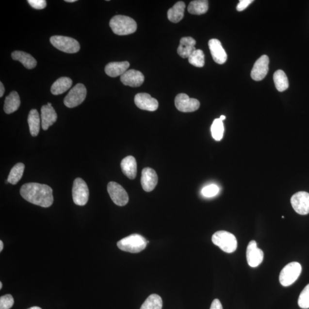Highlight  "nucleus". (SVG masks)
Masks as SVG:
<instances>
[{
    "mask_svg": "<svg viewBox=\"0 0 309 309\" xmlns=\"http://www.w3.org/2000/svg\"><path fill=\"white\" fill-rule=\"evenodd\" d=\"M20 194L27 201L43 208H49L53 202V190L46 184H25L21 188Z\"/></svg>",
    "mask_w": 309,
    "mask_h": 309,
    "instance_id": "nucleus-1",
    "label": "nucleus"
},
{
    "mask_svg": "<svg viewBox=\"0 0 309 309\" xmlns=\"http://www.w3.org/2000/svg\"><path fill=\"white\" fill-rule=\"evenodd\" d=\"M110 27L114 34L125 36L135 33L137 24L133 18L126 16L117 15L110 21Z\"/></svg>",
    "mask_w": 309,
    "mask_h": 309,
    "instance_id": "nucleus-2",
    "label": "nucleus"
},
{
    "mask_svg": "<svg viewBox=\"0 0 309 309\" xmlns=\"http://www.w3.org/2000/svg\"><path fill=\"white\" fill-rule=\"evenodd\" d=\"M141 235L133 234L122 239L117 245L121 250L130 253H138L145 250L148 244Z\"/></svg>",
    "mask_w": 309,
    "mask_h": 309,
    "instance_id": "nucleus-3",
    "label": "nucleus"
},
{
    "mask_svg": "<svg viewBox=\"0 0 309 309\" xmlns=\"http://www.w3.org/2000/svg\"><path fill=\"white\" fill-rule=\"evenodd\" d=\"M212 241L216 246L227 253H232L237 250L238 242L236 237L226 231L216 232L212 237Z\"/></svg>",
    "mask_w": 309,
    "mask_h": 309,
    "instance_id": "nucleus-4",
    "label": "nucleus"
},
{
    "mask_svg": "<svg viewBox=\"0 0 309 309\" xmlns=\"http://www.w3.org/2000/svg\"><path fill=\"white\" fill-rule=\"evenodd\" d=\"M301 272L300 263L297 262L290 263L283 267L280 273L279 282L283 286H291L297 281Z\"/></svg>",
    "mask_w": 309,
    "mask_h": 309,
    "instance_id": "nucleus-5",
    "label": "nucleus"
},
{
    "mask_svg": "<svg viewBox=\"0 0 309 309\" xmlns=\"http://www.w3.org/2000/svg\"><path fill=\"white\" fill-rule=\"evenodd\" d=\"M50 42L56 49L65 53H75L81 49L77 40L67 36H53L50 38Z\"/></svg>",
    "mask_w": 309,
    "mask_h": 309,
    "instance_id": "nucleus-6",
    "label": "nucleus"
},
{
    "mask_svg": "<svg viewBox=\"0 0 309 309\" xmlns=\"http://www.w3.org/2000/svg\"><path fill=\"white\" fill-rule=\"evenodd\" d=\"M87 89L82 84H76L69 92L64 100V103L68 108H72L81 104L87 96Z\"/></svg>",
    "mask_w": 309,
    "mask_h": 309,
    "instance_id": "nucleus-7",
    "label": "nucleus"
},
{
    "mask_svg": "<svg viewBox=\"0 0 309 309\" xmlns=\"http://www.w3.org/2000/svg\"><path fill=\"white\" fill-rule=\"evenodd\" d=\"M73 202L76 205L84 206L88 202L89 190L87 183L81 178H76L72 188Z\"/></svg>",
    "mask_w": 309,
    "mask_h": 309,
    "instance_id": "nucleus-8",
    "label": "nucleus"
},
{
    "mask_svg": "<svg viewBox=\"0 0 309 309\" xmlns=\"http://www.w3.org/2000/svg\"><path fill=\"white\" fill-rule=\"evenodd\" d=\"M107 190L111 199L116 205L124 206L128 203L129 200L128 194L119 184L114 181H111L108 184Z\"/></svg>",
    "mask_w": 309,
    "mask_h": 309,
    "instance_id": "nucleus-9",
    "label": "nucleus"
},
{
    "mask_svg": "<svg viewBox=\"0 0 309 309\" xmlns=\"http://www.w3.org/2000/svg\"><path fill=\"white\" fill-rule=\"evenodd\" d=\"M175 105L180 112L192 113L198 110L200 102L185 94H179L175 98Z\"/></svg>",
    "mask_w": 309,
    "mask_h": 309,
    "instance_id": "nucleus-10",
    "label": "nucleus"
},
{
    "mask_svg": "<svg viewBox=\"0 0 309 309\" xmlns=\"http://www.w3.org/2000/svg\"><path fill=\"white\" fill-rule=\"evenodd\" d=\"M293 208L298 214L305 215L309 213V194L300 191L293 195L291 198Z\"/></svg>",
    "mask_w": 309,
    "mask_h": 309,
    "instance_id": "nucleus-11",
    "label": "nucleus"
},
{
    "mask_svg": "<svg viewBox=\"0 0 309 309\" xmlns=\"http://www.w3.org/2000/svg\"><path fill=\"white\" fill-rule=\"evenodd\" d=\"M269 58L263 55L255 63L251 72V77L255 81H260L266 77L269 72Z\"/></svg>",
    "mask_w": 309,
    "mask_h": 309,
    "instance_id": "nucleus-12",
    "label": "nucleus"
},
{
    "mask_svg": "<svg viewBox=\"0 0 309 309\" xmlns=\"http://www.w3.org/2000/svg\"><path fill=\"white\" fill-rule=\"evenodd\" d=\"M263 257V252L257 247L256 241H250L248 244L246 251V259L248 265L252 267L259 266L262 262Z\"/></svg>",
    "mask_w": 309,
    "mask_h": 309,
    "instance_id": "nucleus-13",
    "label": "nucleus"
},
{
    "mask_svg": "<svg viewBox=\"0 0 309 309\" xmlns=\"http://www.w3.org/2000/svg\"><path fill=\"white\" fill-rule=\"evenodd\" d=\"M135 103L140 109L148 111H155L158 109V101L146 93H139L135 97Z\"/></svg>",
    "mask_w": 309,
    "mask_h": 309,
    "instance_id": "nucleus-14",
    "label": "nucleus"
},
{
    "mask_svg": "<svg viewBox=\"0 0 309 309\" xmlns=\"http://www.w3.org/2000/svg\"><path fill=\"white\" fill-rule=\"evenodd\" d=\"M158 181V175L154 170L149 167L143 169L141 177L143 190L146 192H151L157 186Z\"/></svg>",
    "mask_w": 309,
    "mask_h": 309,
    "instance_id": "nucleus-15",
    "label": "nucleus"
},
{
    "mask_svg": "<svg viewBox=\"0 0 309 309\" xmlns=\"http://www.w3.org/2000/svg\"><path fill=\"white\" fill-rule=\"evenodd\" d=\"M120 81L124 85L131 87H138L144 82L145 76L140 71L130 69L120 76Z\"/></svg>",
    "mask_w": 309,
    "mask_h": 309,
    "instance_id": "nucleus-16",
    "label": "nucleus"
},
{
    "mask_svg": "<svg viewBox=\"0 0 309 309\" xmlns=\"http://www.w3.org/2000/svg\"><path fill=\"white\" fill-rule=\"evenodd\" d=\"M209 47L215 62L219 65H223L226 63L228 59V55L222 46L221 41L218 39H211L209 41Z\"/></svg>",
    "mask_w": 309,
    "mask_h": 309,
    "instance_id": "nucleus-17",
    "label": "nucleus"
},
{
    "mask_svg": "<svg viewBox=\"0 0 309 309\" xmlns=\"http://www.w3.org/2000/svg\"><path fill=\"white\" fill-rule=\"evenodd\" d=\"M41 127L44 130H47L56 122L57 114L52 106L44 105L41 109Z\"/></svg>",
    "mask_w": 309,
    "mask_h": 309,
    "instance_id": "nucleus-18",
    "label": "nucleus"
},
{
    "mask_svg": "<svg viewBox=\"0 0 309 309\" xmlns=\"http://www.w3.org/2000/svg\"><path fill=\"white\" fill-rule=\"evenodd\" d=\"M196 41L191 37H184L180 40L177 50L178 55L183 59L189 58L195 49Z\"/></svg>",
    "mask_w": 309,
    "mask_h": 309,
    "instance_id": "nucleus-19",
    "label": "nucleus"
},
{
    "mask_svg": "<svg viewBox=\"0 0 309 309\" xmlns=\"http://www.w3.org/2000/svg\"><path fill=\"white\" fill-rule=\"evenodd\" d=\"M130 67L128 62H111L105 67V72L108 76L112 78L122 76Z\"/></svg>",
    "mask_w": 309,
    "mask_h": 309,
    "instance_id": "nucleus-20",
    "label": "nucleus"
},
{
    "mask_svg": "<svg viewBox=\"0 0 309 309\" xmlns=\"http://www.w3.org/2000/svg\"><path fill=\"white\" fill-rule=\"evenodd\" d=\"M121 168L123 174L129 179H135L137 174V163L134 157L128 156L123 159L121 162Z\"/></svg>",
    "mask_w": 309,
    "mask_h": 309,
    "instance_id": "nucleus-21",
    "label": "nucleus"
},
{
    "mask_svg": "<svg viewBox=\"0 0 309 309\" xmlns=\"http://www.w3.org/2000/svg\"><path fill=\"white\" fill-rule=\"evenodd\" d=\"M12 57L14 60L21 62L25 68L29 69H33L37 65L36 60L30 54L23 51H15L12 53Z\"/></svg>",
    "mask_w": 309,
    "mask_h": 309,
    "instance_id": "nucleus-22",
    "label": "nucleus"
},
{
    "mask_svg": "<svg viewBox=\"0 0 309 309\" xmlns=\"http://www.w3.org/2000/svg\"><path fill=\"white\" fill-rule=\"evenodd\" d=\"M21 101L20 97L16 91H12L4 101V110L7 114H11L16 111L20 107Z\"/></svg>",
    "mask_w": 309,
    "mask_h": 309,
    "instance_id": "nucleus-23",
    "label": "nucleus"
},
{
    "mask_svg": "<svg viewBox=\"0 0 309 309\" xmlns=\"http://www.w3.org/2000/svg\"><path fill=\"white\" fill-rule=\"evenodd\" d=\"M185 8L186 5L184 2L179 1L177 2L167 12L168 20L174 23H179L184 17Z\"/></svg>",
    "mask_w": 309,
    "mask_h": 309,
    "instance_id": "nucleus-24",
    "label": "nucleus"
},
{
    "mask_svg": "<svg viewBox=\"0 0 309 309\" xmlns=\"http://www.w3.org/2000/svg\"><path fill=\"white\" fill-rule=\"evenodd\" d=\"M72 85L71 79L62 77L54 82L50 88L51 93L54 95H59L67 91Z\"/></svg>",
    "mask_w": 309,
    "mask_h": 309,
    "instance_id": "nucleus-25",
    "label": "nucleus"
},
{
    "mask_svg": "<svg viewBox=\"0 0 309 309\" xmlns=\"http://www.w3.org/2000/svg\"><path fill=\"white\" fill-rule=\"evenodd\" d=\"M28 123L31 135L34 137L37 136L40 132L41 123L39 114L37 110H31L28 117Z\"/></svg>",
    "mask_w": 309,
    "mask_h": 309,
    "instance_id": "nucleus-26",
    "label": "nucleus"
},
{
    "mask_svg": "<svg viewBox=\"0 0 309 309\" xmlns=\"http://www.w3.org/2000/svg\"><path fill=\"white\" fill-rule=\"evenodd\" d=\"M209 9V1L207 0H195L188 6L187 10L190 14L200 15L206 14Z\"/></svg>",
    "mask_w": 309,
    "mask_h": 309,
    "instance_id": "nucleus-27",
    "label": "nucleus"
},
{
    "mask_svg": "<svg viewBox=\"0 0 309 309\" xmlns=\"http://www.w3.org/2000/svg\"><path fill=\"white\" fill-rule=\"evenodd\" d=\"M273 79L276 90L279 92L285 91L289 88L288 77L282 70L276 71L274 74Z\"/></svg>",
    "mask_w": 309,
    "mask_h": 309,
    "instance_id": "nucleus-28",
    "label": "nucleus"
},
{
    "mask_svg": "<svg viewBox=\"0 0 309 309\" xmlns=\"http://www.w3.org/2000/svg\"><path fill=\"white\" fill-rule=\"evenodd\" d=\"M25 169L23 163H18L12 168L9 173L8 180L9 183L16 184L23 177Z\"/></svg>",
    "mask_w": 309,
    "mask_h": 309,
    "instance_id": "nucleus-29",
    "label": "nucleus"
},
{
    "mask_svg": "<svg viewBox=\"0 0 309 309\" xmlns=\"http://www.w3.org/2000/svg\"><path fill=\"white\" fill-rule=\"evenodd\" d=\"M162 307L163 301L162 298L158 294H153L146 298L141 309H162Z\"/></svg>",
    "mask_w": 309,
    "mask_h": 309,
    "instance_id": "nucleus-30",
    "label": "nucleus"
},
{
    "mask_svg": "<svg viewBox=\"0 0 309 309\" xmlns=\"http://www.w3.org/2000/svg\"><path fill=\"white\" fill-rule=\"evenodd\" d=\"M211 131L212 138L216 141H220L223 138L224 133V125L220 118L216 119L213 122Z\"/></svg>",
    "mask_w": 309,
    "mask_h": 309,
    "instance_id": "nucleus-31",
    "label": "nucleus"
},
{
    "mask_svg": "<svg viewBox=\"0 0 309 309\" xmlns=\"http://www.w3.org/2000/svg\"><path fill=\"white\" fill-rule=\"evenodd\" d=\"M188 59L190 64L196 67L201 68L205 65V54L202 50L196 49Z\"/></svg>",
    "mask_w": 309,
    "mask_h": 309,
    "instance_id": "nucleus-32",
    "label": "nucleus"
},
{
    "mask_svg": "<svg viewBox=\"0 0 309 309\" xmlns=\"http://www.w3.org/2000/svg\"><path fill=\"white\" fill-rule=\"evenodd\" d=\"M298 303L299 307L302 309L309 308V283L299 295Z\"/></svg>",
    "mask_w": 309,
    "mask_h": 309,
    "instance_id": "nucleus-33",
    "label": "nucleus"
},
{
    "mask_svg": "<svg viewBox=\"0 0 309 309\" xmlns=\"http://www.w3.org/2000/svg\"><path fill=\"white\" fill-rule=\"evenodd\" d=\"M219 192V187L215 184H210V185L204 187L202 190L203 195L208 197L215 196L217 195Z\"/></svg>",
    "mask_w": 309,
    "mask_h": 309,
    "instance_id": "nucleus-34",
    "label": "nucleus"
},
{
    "mask_svg": "<svg viewBox=\"0 0 309 309\" xmlns=\"http://www.w3.org/2000/svg\"><path fill=\"white\" fill-rule=\"evenodd\" d=\"M14 304V299L11 294H6L0 298V309H10Z\"/></svg>",
    "mask_w": 309,
    "mask_h": 309,
    "instance_id": "nucleus-35",
    "label": "nucleus"
},
{
    "mask_svg": "<svg viewBox=\"0 0 309 309\" xmlns=\"http://www.w3.org/2000/svg\"><path fill=\"white\" fill-rule=\"evenodd\" d=\"M27 1L32 7L36 9H43L47 6L46 0H28Z\"/></svg>",
    "mask_w": 309,
    "mask_h": 309,
    "instance_id": "nucleus-36",
    "label": "nucleus"
},
{
    "mask_svg": "<svg viewBox=\"0 0 309 309\" xmlns=\"http://www.w3.org/2000/svg\"><path fill=\"white\" fill-rule=\"evenodd\" d=\"M253 1V0H241L237 6V11L239 12L244 11Z\"/></svg>",
    "mask_w": 309,
    "mask_h": 309,
    "instance_id": "nucleus-37",
    "label": "nucleus"
},
{
    "mask_svg": "<svg viewBox=\"0 0 309 309\" xmlns=\"http://www.w3.org/2000/svg\"><path fill=\"white\" fill-rule=\"evenodd\" d=\"M210 309H223L221 302L218 299H215L212 301Z\"/></svg>",
    "mask_w": 309,
    "mask_h": 309,
    "instance_id": "nucleus-38",
    "label": "nucleus"
},
{
    "mask_svg": "<svg viewBox=\"0 0 309 309\" xmlns=\"http://www.w3.org/2000/svg\"><path fill=\"white\" fill-rule=\"evenodd\" d=\"M5 92V88L2 82H0V97L2 98Z\"/></svg>",
    "mask_w": 309,
    "mask_h": 309,
    "instance_id": "nucleus-39",
    "label": "nucleus"
},
{
    "mask_svg": "<svg viewBox=\"0 0 309 309\" xmlns=\"http://www.w3.org/2000/svg\"><path fill=\"white\" fill-rule=\"evenodd\" d=\"M3 248H4V244H3V242L2 241H0V251H2L3 250Z\"/></svg>",
    "mask_w": 309,
    "mask_h": 309,
    "instance_id": "nucleus-40",
    "label": "nucleus"
},
{
    "mask_svg": "<svg viewBox=\"0 0 309 309\" xmlns=\"http://www.w3.org/2000/svg\"><path fill=\"white\" fill-rule=\"evenodd\" d=\"M65 1L66 2H75L77 1V0H65Z\"/></svg>",
    "mask_w": 309,
    "mask_h": 309,
    "instance_id": "nucleus-41",
    "label": "nucleus"
},
{
    "mask_svg": "<svg viewBox=\"0 0 309 309\" xmlns=\"http://www.w3.org/2000/svg\"><path fill=\"white\" fill-rule=\"evenodd\" d=\"M28 309H42L37 307H33Z\"/></svg>",
    "mask_w": 309,
    "mask_h": 309,
    "instance_id": "nucleus-42",
    "label": "nucleus"
},
{
    "mask_svg": "<svg viewBox=\"0 0 309 309\" xmlns=\"http://www.w3.org/2000/svg\"><path fill=\"white\" fill-rule=\"evenodd\" d=\"M220 119H221L222 121L226 119V116L224 115H222L219 117Z\"/></svg>",
    "mask_w": 309,
    "mask_h": 309,
    "instance_id": "nucleus-43",
    "label": "nucleus"
},
{
    "mask_svg": "<svg viewBox=\"0 0 309 309\" xmlns=\"http://www.w3.org/2000/svg\"><path fill=\"white\" fill-rule=\"evenodd\" d=\"M2 288V282H0V289H1Z\"/></svg>",
    "mask_w": 309,
    "mask_h": 309,
    "instance_id": "nucleus-44",
    "label": "nucleus"
}]
</instances>
